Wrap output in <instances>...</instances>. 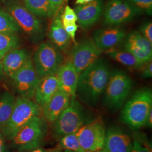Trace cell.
I'll return each mask as SVG.
<instances>
[{
    "label": "cell",
    "instance_id": "18",
    "mask_svg": "<svg viewBox=\"0 0 152 152\" xmlns=\"http://www.w3.org/2000/svg\"><path fill=\"white\" fill-rule=\"evenodd\" d=\"M55 76L58 81L60 90L71 97L76 95L79 74L70 61L63 63Z\"/></svg>",
    "mask_w": 152,
    "mask_h": 152
},
{
    "label": "cell",
    "instance_id": "1",
    "mask_svg": "<svg viewBox=\"0 0 152 152\" xmlns=\"http://www.w3.org/2000/svg\"><path fill=\"white\" fill-rule=\"evenodd\" d=\"M111 71L102 59H98L79 75L76 94L82 103L95 107L104 94Z\"/></svg>",
    "mask_w": 152,
    "mask_h": 152
},
{
    "label": "cell",
    "instance_id": "14",
    "mask_svg": "<svg viewBox=\"0 0 152 152\" xmlns=\"http://www.w3.org/2000/svg\"><path fill=\"white\" fill-rule=\"evenodd\" d=\"M132 140L121 128L113 126L106 131L103 148L101 152H130Z\"/></svg>",
    "mask_w": 152,
    "mask_h": 152
},
{
    "label": "cell",
    "instance_id": "29",
    "mask_svg": "<svg viewBox=\"0 0 152 152\" xmlns=\"http://www.w3.org/2000/svg\"><path fill=\"white\" fill-rule=\"evenodd\" d=\"M141 12L152 15V0H127Z\"/></svg>",
    "mask_w": 152,
    "mask_h": 152
},
{
    "label": "cell",
    "instance_id": "31",
    "mask_svg": "<svg viewBox=\"0 0 152 152\" xmlns=\"http://www.w3.org/2000/svg\"><path fill=\"white\" fill-rule=\"evenodd\" d=\"M63 26L65 29V32L68 34V36L70 37L72 41L74 44L76 45L77 42L76 41V33L78 28V25L76 24V23H69V22H62Z\"/></svg>",
    "mask_w": 152,
    "mask_h": 152
},
{
    "label": "cell",
    "instance_id": "35",
    "mask_svg": "<svg viewBox=\"0 0 152 152\" xmlns=\"http://www.w3.org/2000/svg\"><path fill=\"white\" fill-rule=\"evenodd\" d=\"M6 147L5 139L0 133V152H6Z\"/></svg>",
    "mask_w": 152,
    "mask_h": 152
},
{
    "label": "cell",
    "instance_id": "36",
    "mask_svg": "<svg viewBox=\"0 0 152 152\" xmlns=\"http://www.w3.org/2000/svg\"><path fill=\"white\" fill-rule=\"evenodd\" d=\"M149 128H152V110H151L147 117L145 125Z\"/></svg>",
    "mask_w": 152,
    "mask_h": 152
},
{
    "label": "cell",
    "instance_id": "15",
    "mask_svg": "<svg viewBox=\"0 0 152 152\" xmlns=\"http://www.w3.org/2000/svg\"><path fill=\"white\" fill-rule=\"evenodd\" d=\"M125 29L119 27H107L98 29L93 33L92 39L103 51L113 49L126 36Z\"/></svg>",
    "mask_w": 152,
    "mask_h": 152
},
{
    "label": "cell",
    "instance_id": "38",
    "mask_svg": "<svg viewBox=\"0 0 152 152\" xmlns=\"http://www.w3.org/2000/svg\"><path fill=\"white\" fill-rule=\"evenodd\" d=\"M50 151H51V150H48V149H44L43 148L40 147L33 149L32 150L27 152H49Z\"/></svg>",
    "mask_w": 152,
    "mask_h": 152
},
{
    "label": "cell",
    "instance_id": "11",
    "mask_svg": "<svg viewBox=\"0 0 152 152\" xmlns=\"http://www.w3.org/2000/svg\"><path fill=\"white\" fill-rule=\"evenodd\" d=\"M103 51L96 45L92 38H86L77 43L71 53L70 61L80 75L98 59Z\"/></svg>",
    "mask_w": 152,
    "mask_h": 152
},
{
    "label": "cell",
    "instance_id": "6",
    "mask_svg": "<svg viewBox=\"0 0 152 152\" xmlns=\"http://www.w3.org/2000/svg\"><path fill=\"white\" fill-rule=\"evenodd\" d=\"M132 86L130 77L125 72L119 69L112 71L104 92V105L112 110L120 108L129 96Z\"/></svg>",
    "mask_w": 152,
    "mask_h": 152
},
{
    "label": "cell",
    "instance_id": "5",
    "mask_svg": "<svg viewBox=\"0 0 152 152\" xmlns=\"http://www.w3.org/2000/svg\"><path fill=\"white\" fill-rule=\"evenodd\" d=\"M46 123L40 115L33 117L11 139L13 147L20 152H27L41 147L47 134Z\"/></svg>",
    "mask_w": 152,
    "mask_h": 152
},
{
    "label": "cell",
    "instance_id": "32",
    "mask_svg": "<svg viewBox=\"0 0 152 152\" xmlns=\"http://www.w3.org/2000/svg\"><path fill=\"white\" fill-rule=\"evenodd\" d=\"M139 33L152 43V22H145L142 24L139 28Z\"/></svg>",
    "mask_w": 152,
    "mask_h": 152
},
{
    "label": "cell",
    "instance_id": "41",
    "mask_svg": "<svg viewBox=\"0 0 152 152\" xmlns=\"http://www.w3.org/2000/svg\"><path fill=\"white\" fill-rule=\"evenodd\" d=\"M64 152H72V151H68V150H64Z\"/></svg>",
    "mask_w": 152,
    "mask_h": 152
},
{
    "label": "cell",
    "instance_id": "28",
    "mask_svg": "<svg viewBox=\"0 0 152 152\" xmlns=\"http://www.w3.org/2000/svg\"><path fill=\"white\" fill-rule=\"evenodd\" d=\"M130 152H152V144L145 135L136 133L133 136Z\"/></svg>",
    "mask_w": 152,
    "mask_h": 152
},
{
    "label": "cell",
    "instance_id": "39",
    "mask_svg": "<svg viewBox=\"0 0 152 152\" xmlns=\"http://www.w3.org/2000/svg\"><path fill=\"white\" fill-rule=\"evenodd\" d=\"M2 57L0 56V78L3 76L4 72L3 70V65H2Z\"/></svg>",
    "mask_w": 152,
    "mask_h": 152
},
{
    "label": "cell",
    "instance_id": "33",
    "mask_svg": "<svg viewBox=\"0 0 152 152\" xmlns=\"http://www.w3.org/2000/svg\"><path fill=\"white\" fill-rule=\"evenodd\" d=\"M137 69H139L141 76L142 77L145 78H151L152 76V60L144 63Z\"/></svg>",
    "mask_w": 152,
    "mask_h": 152
},
{
    "label": "cell",
    "instance_id": "13",
    "mask_svg": "<svg viewBox=\"0 0 152 152\" xmlns=\"http://www.w3.org/2000/svg\"><path fill=\"white\" fill-rule=\"evenodd\" d=\"M122 48L134 55L142 63L152 60V43L139 31H132L123 40Z\"/></svg>",
    "mask_w": 152,
    "mask_h": 152
},
{
    "label": "cell",
    "instance_id": "30",
    "mask_svg": "<svg viewBox=\"0 0 152 152\" xmlns=\"http://www.w3.org/2000/svg\"><path fill=\"white\" fill-rule=\"evenodd\" d=\"M61 20L62 22L76 23L78 18L74 9H72L69 6L66 5L64 9L62 8Z\"/></svg>",
    "mask_w": 152,
    "mask_h": 152
},
{
    "label": "cell",
    "instance_id": "10",
    "mask_svg": "<svg viewBox=\"0 0 152 152\" xmlns=\"http://www.w3.org/2000/svg\"><path fill=\"white\" fill-rule=\"evenodd\" d=\"M106 130L103 120L95 118L76 132L85 152H101L103 148Z\"/></svg>",
    "mask_w": 152,
    "mask_h": 152
},
{
    "label": "cell",
    "instance_id": "3",
    "mask_svg": "<svg viewBox=\"0 0 152 152\" xmlns=\"http://www.w3.org/2000/svg\"><path fill=\"white\" fill-rule=\"evenodd\" d=\"M92 114L85 108L75 95L71 97L67 108L53 124V130L56 138L75 133L83 126L94 120Z\"/></svg>",
    "mask_w": 152,
    "mask_h": 152
},
{
    "label": "cell",
    "instance_id": "22",
    "mask_svg": "<svg viewBox=\"0 0 152 152\" xmlns=\"http://www.w3.org/2000/svg\"><path fill=\"white\" fill-rule=\"evenodd\" d=\"M107 54L112 59L130 68H138L144 63L134 55L124 49H110L107 51Z\"/></svg>",
    "mask_w": 152,
    "mask_h": 152
},
{
    "label": "cell",
    "instance_id": "4",
    "mask_svg": "<svg viewBox=\"0 0 152 152\" xmlns=\"http://www.w3.org/2000/svg\"><path fill=\"white\" fill-rule=\"evenodd\" d=\"M41 114V108L31 99L19 97L16 99L10 117L1 130L5 139L11 140L22 127L33 117Z\"/></svg>",
    "mask_w": 152,
    "mask_h": 152
},
{
    "label": "cell",
    "instance_id": "19",
    "mask_svg": "<svg viewBox=\"0 0 152 152\" xmlns=\"http://www.w3.org/2000/svg\"><path fill=\"white\" fill-rule=\"evenodd\" d=\"M63 8V7H62ZM62 8L54 16L49 29V37L51 43L63 53L66 54L71 48L72 41L65 32L61 20Z\"/></svg>",
    "mask_w": 152,
    "mask_h": 152
},
{
    "label": "cell",
    "instance_id": "34",
    "mask_svg": "<svg viewBox=\"0 0 152 152\" xmlns=\"http://www.w3.org/2000/svg\"><path fill=\"white\" fill-rule=\"evenodd\" d=\"M66 1L67 0H49L51 18L55 16V15L63 7V6L65 2H66Z\"/></svg>",
    "mask_w": 152,
    "mask_h": 152
},
{
    "label": "cell",
    "instance_id": "17",
    "mask_svg": "<svg viewBox=\"0 0 152 152\" xmlns=\"http://www.w3.org/2000/svg\"><path fill=\"white\" fill-rule=\"evenodd\" d=\"M71 96L60 90H58L49 102L41 108V113L46 122L53 124L67 108Z\"/></svg>",
    "mask_w": 152,
    "mask_h": 152
},
{
    "label": "cell",
    "instance_id": "23",
    "mask_svg": "<svg viewBox=\"0 0 152 152\" xmlns=\"http://www.w3.org/2000/svg\"><path fill=\"white\" fill-rule=\"evenodd\" d=\"M16 98L9 92L0 95V130L7 124L15 105Z\"/></svg>",
    "mask_w": 152,
    "mask_h": 152
},
{
    "label": "cell",
    "instance_id": "20",
    "mask_svg": "<svg viewBox=\"0 0 152 152\" xmlns=\"http://www.w3.org/2000/svg\"><path fill=\"white\" fill-rule=\"evenodd\" d=\"M30 55L26 49H15L8 52L2 58L4 73L11 78L29 59Z\"/></svg>",
    "mask_w": 152,
    "mask_h": 152
},
{
    "label": "cell",
    "instance_id": "7",
    "mask_svg": "<svg viewBox=\"0 0 152 152\" xmlns=\"http://www.w3.org/2000/svg\"><path fill=\"white\" fill-rule=\"evenodd\" d=\"M33 64L41 78L46 76L55 75L64 63L63 53L51 42L40 44L32 60Z\"/></svg>",
    "mask_w": 152,
    "mask_h": 152
},
{
    "label": "cell",
    "instance_id": "9",
    "mask_svg": "<svg viewBox=\"0 0 152 152\" xmlns=\"http://www.w3.org/2000/svg\"><path fill=\"white\" fill-rule=\"evenodd\" d=\"M8 12L15 20L19 28L33 39L39 40L44 36V29L41 22L27 9L16 2L7 6Z\"/></svg>",
    "mask_w": 152,
    "mask_h": 152
},
{
    "label": "cell",
    "instance_id": "8",
    "mask_svg": "<svg viewBox=\"0 0 152 152\" xmlns=\"http://www.w3.org/2000/svg\"><path fill=\"white\" fill-rule=\"evenodd\" d=\"M142 13L127 0H109L104 10V27H118L132 21Z\"/></svg>",
    "mask_w": 152,
    "mask_h": 152
},
{
    "label": "cell",
    "instance_id": "24",
    "mask_svg": "<svg viewBox=\"0 0 152 152\" xmlns=\"http://www.w3.org/2000/svg\"><path fill=\"white\" fill-rule=\"evenodd\" d=\"M26 7L36 16L51 18L49 0H24Z\"/></svg>",
    "mask_w": 152,
    "mask_h": 152
},
{
    "label": "cell",
    "instance_id": "40",
    "mask_svg": "<svg viewBox=\"0 0 152 152\" xmlns=\"http://www.w3.org/2000/svg\"><path fill=\"white\" fill-rule=\"evenodd\" d=\"M61 148H57V149H53L51 151H50L49 152H61Z\"/></svg>",
    "mask_w": 152,
    "mask_h": 152
},
{
    "label": "cell",
    "instance_id": "2",
    "mask_svg": "<svg viewBox=\"0 0 152 152\" xmlns=\"http://www.w3.org/2000/svg\"><path fill=\"white\" fill-rule=\"evenodd\" d=\"M151 110L152 90L144 87L136 91L127 101L121 111V119L131 129L137 130L145 126Z\"/></svg>",
    "mask_w": 152,
    "mask_h": 152
},
{
    "label": "cell",
    "instance_id": "21",
    "mask_svg": "<svg viewBox=\"0 0 152 152\" xmlns=\"http://www.w3.org/2000/svg\"><path fill=\"white\" fill-rule=\"evenodd\" d=\"M59 90V83L55 75L44 77L35 90L33 96L34 102L42 108Z\"/></svg>",
    "mask_w": 152,
    "mask_h": 152
},
{
    "label": "cell",
    "instance_id": "12",
    "mask_svg": "<svg viewBox=\"0 0 152 152\" xmlns=\"http://www.w3.org/2000/svg\"><path fill=\"white\" fill-rule=\"evenodd\" d=\"M16 91L22 97L32 99L41 78L38 76L31 58L11 77Z\"/></svg>",
    "mask_w": 152,
    "mask_h": 152
},
{
    "label": "cell",
    "instance_id": "26",
    "mask_svg": "<svg viewBox=\"0 0 152 152\" xmlns=\"http://www.w3.org/2000/svg\"><path fill=\"white\" fill-rule=\"evenodd\" d=\"M58 139L61 149L72 152H85L80 144L76 132L66 134Z\"/></svg>",
    "mask_w": 152,
    "mask_h": 152
},
{
    "label": "cell",
    "instance_id": "27",
    "mask_svg": "<svg viewBox=\"0 0 152 152\" xmlns=\"http://www.w3.org/2000/svg\"><path fill=\"white\" fill-rule=\"evenodd\" d=\"M20 28L11 15L0 9V32L16 34Z\"/></svg>",
    "mask_w": 152,
    "mask_h": 152
},
{
    "label": "cell",
    "instance_id": "16",
    "mask_svg": "<svg viewBox=\"0 0 152 152\" xmlns=\"http://www.w3.org/2000/svg\"><path fill=\"white\" fill-rule=\"evenodd\" d=\"M103 0L92 2L76 6L74 10L77 16L78 24L84 29L91 27L100 19L103 12Z\"/></svg>",
    "mask_w": 152,
    "mask_h": 152
},
{
    "label": "cell",
    "instance_id": "37",
    "mask_svg": "<svg viewBox=\"0 0 152 152\" xmlns=\"http://www.w3.org/2000/svg\"><path fill=\"white\" fill-rule=\"evenodd\" d=\"M93 1H94V0H76L75 4L77 5H85V4H88Z\"/></svg>",
    "mask_w": 152,
    "mask_h": 152
},
{
    "label": "cell",
    "instance_id": "25",
    "mask_svg": "<svg viewBox=\"0 0 152 152\" xmlns=\"http://www.w3.org/2000/svg\"><path fill=\"white\" fill-rule=\"evenodd\" d=\"M20 45L15 34L0 32V56L4 57L12 50L17 49Z\"/></svg>",
    "mask_w": 152,
    "mask_h": 152
}]
</instances>
